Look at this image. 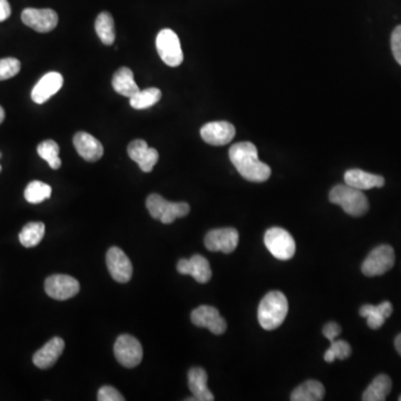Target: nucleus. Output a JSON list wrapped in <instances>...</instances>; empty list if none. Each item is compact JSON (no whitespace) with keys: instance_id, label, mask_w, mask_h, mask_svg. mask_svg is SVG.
Segmentation results:
<instances>
[{"instance_id":"1","label":"nucleus","mask_w":401,"mask_h":401,"mask_svg":"<svg viewBox=\"0 0 401 401\" xmlns=\"http://www.w3.org/2000/svg\"><path fill=\"white\" fill-rule=\"evenodd\" d=\"M229 155L236 171L246 181L262 183L271 177V169L259 160L254 144L250 142L234 144L231 146Z\"/></svg>"},{"instance_id":"2","label":"nucleus","mask_w":401,"mask_h":401,"mask_svg":"<svg viewBox=\"0 0 401 401\" xmlns=\"http://www.w3.org/2000/svg\"><path fill=\"white\" fill-rule=\"evenodd\" d=\"M289 311L288 299L282 292H269L261 300L258 309V320L261 327L271 331L283 323Z\"/></svg>"},{"instance_id":"3","label":"nucleus","mask_w":401,"mask_h":401,"mask_svg":"<svg viewBox=\"0 0 401 401\" xmlns=\"http://www.w3.org/2000/svg\"><path fill=\"white\" fill-rule=\"evenodd\" d=\"M330 202L343 207L351 217H363L369 210L368 199L360 189L347 184L335 185L329 194Z\"/></svg>"},{"instance_id":"4","label":"nucleus","mask_w":401,"mask_h":401,"mask_svg":"<svg viewBox=\"0 0 401 401\" xmlns=\"http://www.w3.org/2000/svg\"><path fill=\"white\" fill-rule=\"evenodd\" d=\"M148 213L155 220L163 224H171L179 217H187L189 213V205L185 202H169L159 194H151L146 199Z\"/></svg>"},{"instance_id":"5","label":"nucleus","mask_w":401,"mask_h":401,"mask_svg":"<svg viewBox=\"0 0 401 401\" xmlns=\"http://www.w3.org/2000/svg\"><path fill=\"white\" fill-rule=\"evenodd\" d=\"M264 244L270 254L278 260L286 261L296 254V242L288 231L281 228H272L264 234Z\"/></svg>"},{"instance_id":"6","label":"nucleus","mask_w":401,"mask_h":401,"mask_svg":"<svg viewBox=\"0 0 401 401\" xmlns=\"http://www.w3.org/2000/svg\"><path fill=\"white\" fill-rule=\"evenodd\" d=\"M156 49L167 66L177 67L183 63L184 55L179 36L172 29L165 28L160 31L156 37Z\"/></svg>"},{"instance_id":"7","label":"nucleus","mask_w":401,"mask_h":401,"mask_svg":"<svg viewBox=\"0 0 401 401\" xmlns=\"http://www.w3.org/2000/svg\"><path fill=\"white\" fill-rule=\"evenodd\" d=\"M394 249L388 244L377 246L363 261L361 271L367 276H382L395 266Z\"/></svg>"},{"instance_id":"8","label":"nucleus","mask_w":401,"mask_h":401,"mask_svg":"<svg viewBox=\"0 0 401 401\" xmlns=\"http://www.w3.org/2000/svg\"><path fill=\"white\" fill-rule=\"evenodd\" d=\"M114 355L120 365L125 368H134L143 359V348L136 338L130 335H122L114 345Z\"/></svg>"},{"instance_id":"9","label":"nucleus","mask_w":401,"mask_h":401,"mask_svg":"<svg viewBox=\"0 0 401 401\" xmlns=\"http://www.w3.org/2000/svg\"><path fill=\"white\" fill-rule=\"evenodd\" d=\"M80 282L66 274H54L45 281V291L51 298L59 301L71 299L80 292Z\"/></svg>"},{"instance_id":"10","label":"nucleus","mask_w":401,"mask_h":401,"mask_svg":"<svg viewBox=\"0 0 401 401\" xmlns=\"http://www.w3.org/2000/svg\"><path fill=\"white\" fill-rule=\"evenodd\" d=\"M21 21L33 31L38 33H49L56 28L58 24V15L53 9H36L26 8L21 13Z\"/></svg>"},{"instance_id":"11","label":"nucleus","mask_w":401,"mask_h":401,"mask_svg":"<svg viewBox=\"0 0 401 401\" xmlns=\"http://www.w3.org/2000/svg\"><path fill=\"white\" fill-rule=\"evenodd\" d=\"M204 243L211 252L232 254L239 244V232L234 228L215 229L205 235Z\"/></svg>"},{"instance_id":"12","label":"nucleus","mask_w":401,"mask_h":401,"mask_svg":"<svg viewBox=\"0 0 401 401\" xmlns=\"http://www.w3.org/2000/svg\"><path fill=\"white\" fill-rule=\"evenodd\" d=\"M191 320L193 325L199 328H207L214 335H222L226 331V321L217 308L210 306H201L192 311Z\"/></svg>"},{"instance_id":"13","label":"nucleus","mask_w":401,"mask_h":401,"mask_svg":"<svg viewBox=\"0 0 401 401\" xmlns=\"http://www.w3.org/2000/svg\"><path fill=\"white\" fill-rule=\"evenodd\" d=\"M106 264L112 278L120 283H126L133 276V266L128 256L118 246H113L106 254Z\"/></svg>"},{"instance_id":"14","label":"nucleus","mask_w":401,"mask_h":401,"mask_svg":"<svg viewBox=\"0 0 401 401\" xmlns=\"http://www.w3.org/2000/svg\"><path fill=\"white\" fill-rule=\"evenodd\" d=\"M201 137L205 143L213 146H223L231 143L235 136V127L225 120L211 122L201 128Z\"/></svg>"},{"instance_id":"15","label":"nucleus","mask_w":401,"mask_h":401,"mask_svg":"<svg viewBox=\"0 0 401 401\" xmlns=\"http://www.w3.org/2000/svg\"><path fill=\"white\" fill-rule=\"evenodd\" d=\"M177 271L181 274H189L199 283H207L212 278L210 264L204 256L195 254L191 259H182L177 262Z\"/></svg>"},{"instance_id":"16","label":"nucleus","mask_w":401,"mask_h":401,"mask_svg":"<svg viewBox=\"0 0 401 401\" xmlns=\"http://www.w3.org/2000/svg\"><path fill=\"white\" fill-rule=\"evenodd\" d=\"M128 156L138 164V167L145 173L153 171L154 167L159 161V152L155 148L148 147L147 143L143 140H135L130 142L127 147Z\"/></svg>"},{"instance_id":"17","label":"nucleus","mask_w":401,"mask_h":401,"mask_svg":"<svg viewBox=\"0 0 401 401\" xmlns=\"http://www.w3.org/2000/svg\"><path fill=\"white\" fill-rule=\"evenodd\" d=\"M63 84H64V78L62 74L57 72L47 73L41 77L31 90V100L36 104H43L59 92Z\"/></svg>"},{"instance_id":"18","label":"nucleus","mask_w":401,"mask_h":401,"mask_svg":"<svg viewBox=\"0 0 401 401\" xmlns=\"http://www.w3.org/2000/svg\"><path fill=\"white\" fill-rule=\"evenodd\" d=\"M64 349V340L59 337L53 338L41 349L35 353L33 357V365L39 369L51 368L62 355Z\"/></svg>"},{"instance_id":"19","label":"nucleus","mask_w":401,"mask_h":401,"mask_svg":"<svg viewBox=\"0 0 401 401\" xmlns=\"http://www.w3.org/2000/svg\"><path fill=\"white\" fill-rule=\"evenodd\" d=\"M73 142L77 153L80 154L85 161L96 162L102 159L104 147L98 138H95L90 134L78 132L75 134Z\"/></svg>"},{"instance_id":"20","label":"nucleus","mask_w":401,"mask_h":401,"mask_svg":"<svg viewBox=\"0 0 401 401\" xmlns=\"http://www.w3.org/2000/svg\"><path fill=\"white\" fill-rule=\"evenodd\" d=\"M345 184L355 189L365 191V189L382 187L385 185V179L377 174L368 173L363 170H349L345 174Z\"/></svg>"},{"instance_id":"21","label":"nucleus","mask_w":401,"mask_h":401,"mask_svg":"<svg viewBox=\"0 0 401 401\" xmlns=\"http://www.w3.org/2000/svg\"><path fill=\"white\" fill-rule=\"evenodd\" d=\"M189 388L194 398L187 400L212 401L214 396L207 388V373L202 368H192L189 371Z\"/></svg>"},{"instance_id":"22","label":"nucleus","mask_w":401,"mask_h":401,"mask_svg":"<svg viewBox=\"0 0 401 401\" xmlns=\"http://www.w3.org/2000/svg\"><path fill=\"white\" fill-rule=\"evenodd\" d=\"M394 311L392 304L389 301H383L379 306H371V304H365L361 307V317L367 319L368 327L373 330L380 329L383 323L386 321L387 318L390 317L391 313Z\"/></svg>"},{"instance_id":"23","label":"nucleus","mask_w":401,"mask_h":401,"mask_svg":"<svg viewBox=\"0 0 401 401\" xmlns=\"http://www.w3.org/2000/svg\"><path fill=\"white\" fill-rule=\"evenodd\" d=\"M113 88L120 95L125 98H133L140 90L137 84L134 80V74L128 67H120L113 76Z\"/></svg>"},{"instance_id":"24","label":"nucleus","mask_w":401,"mask_h":401,"mask_svg":"<svg viewBox=\"0 0 401 401\" xmlns=\"http://www.w3.org/2000/svg\"><path fill=\"white\" fill-rule=\"evenodd\" d=\"M326 389L320 381L308 380L294 389L292 401H320L325 398Z\"/></svg>"},{"instance_id":"25","label":"nucleus","mask_w":401,"mask_h":401,"mask_svg":"<svg viewBox=\"0 0 401 401\" xmlns=\"http://www.w3.org/2000/svg\"><path fill=\"white\" fill-rule=\"evenodd\" d=\"M392 381L387 375H379L365 389L363 395V401H385L390 394Z\"/></svg>"},{"instance_id":"26","label":"nucleus","mask_w":401,"mask_h":401,"mask_svg":"<svg viewBox=\"0 0 401 401\" xmlns=\"http://www.w3.org/2000/svg\"><path fill=\"white\" fill-rule=\"evenodd\" d=\"M95 31L100 41L106 46H110L115 41V25L112 15L108 11H103L95 21Z\"/></svg>"},{"instance_id":"27","label":"nucleus","mask_w":401,"mask_h":401,"mask_svg":"<svg viewBox=\"0 0 401 401\" xmlns=\"http://www.w3.org/2000/svg\"><path fill=\"white\" fill-rule=\"evenodd\" d=\"M45 235V224L41 222H31L24 226L19 233V241L25 248L38 246Z\"/></svg>"},{"instance_id":"28","label":"nucleus","mask_w":401,"mask_h":401,"mask_svg":"<svg viewBox=\"0 0 401 401\" xmlns=\"http://www.w3.org/2000/svg\"><path fill=\"white\" fill-rule=\"evenodd\" d=\"M162 98V92L159 88L151 87L144 90H138L133 98H130V104L134 110H146L155 105Z\"/></svg>"},{"instance_id":"29","label":"nucleus","mask_w":401,"mask_h":401,"mask_svg":"<svg viewBox=\"0 0 401 401\" xmlns=\"http://www.w3.org/2000/svg\"><path fill=\"white\" fill-rule=\"evenodd\" d=\"M37 153L48 163L51 169L58 170L62 167V160L59 159L58 144L53 140L41 142L37 147Z\"/></svg>"},{"instance_id":"30","label":"nucleus","mask_w":401,"mask_h":401,"mask_svg":"<svg viewBox=\"0 0 401 401\" xmlns=\"http://www.w3.org/2000/svg\"><path fill=\"white\" fill-rule=\"evenodd\" d=\"M24 195H25L27 202L31 203V204H39L51 197V187L43 182L33 181L26 187Z\"/></svg>"},{"instance_id":"31","label":"nucleus","mask_w":401,"mask_h":401,"mask_svg":"<svg viewBox=\"0 0 401 401\" xmlns=\"http://www.w3.org/2000/svg\"><path fill=\"white\" fill-rule=\"evenodd\" d=\"M351 347L345 340H333L331 341V345L329 349L326 351L325 360L331 363L339 359V360H345L351 355Z\"/></svg>"},{"instance_id":"32","label":"nucleus","mask_w":401,"mask_h":401,"mask_svg":"<svg viewBox=\"0 0 401 401\" xmlns=\"http://www.w3.org/2000/svg\"><path fill=\"white\" fill-rule=\"evenodd\" d=\"M21 64L14 57L0 59V80H9L21 72Z\"/></svg>"},{"instance_id":"33","label":"nucleus","mask_w":401,"mask_h":401,"mask_svg":"<svg viewBox=\"0 0 401 401\" xmlns=\"http://www.w3.org/2000/svg\"><path fill=\"white\" fill-rule=\"evenodd\" d=\"M98 400L100 401H123L125 400L123 395L110 386H104L100 389L98 395Z\"/></svg>"},{"instance_id":"34","label":"nucleus","mask_w":401,"mask_h":401,"mask_svg":"<svg viewBox=\"0 0 401 401\" xmlns=\"http://www.w3.org/2000/svg\"><path fill=\"white\" fill-rule=\"evenodd\" d=\"M391 49L395 59L401 66V25L397 26L391 35Z\"/></svg>"},{"instance_id":"35","label":"nucleus","mask_w":401,"mask_h":401,"mask_svg":"<svg viewBox=\"0 0 401 401\" xmlns=\"http://www.w3.org/2000/svg\"><path fill=\"white\" fill-rule=\"evenodd\" d=\"M323 335L329 340L330 343L335 340V338L341 333V327L338 325L337 322H329L325 326L323 330H322Z\"/></svg>"},{"instance_id":"36","label":"nucleus","mask_w":401,"mask_h":401,"mask_svg":"<svg viewBox=\"0 0 401 401\" xmlns=\"http://www.w3.org/2000/svg\"><path fill=\"white\" fill-rule=\"evenodd\" d=\"M11 14V8L8 0H0V23L9 19Z\"/></svg>"},{"instance_id":"37","label":"nucleus","mask_w":401,"mask_h":401,"mask_svg":"<svg viewBox=\"0 0 401 401\" xmlns=\"http://www.w3.org/2000/svg\"><path fill=\"white\" fill-rule=\"evenodd\" d=\"M395 347H396L397 353H398L401 357V333L397 335L396 339H395Z\"/></svg>"},{"instance_id":"38","label":"nucleus","mask_w":401,"mask_h":401,"mask_svg":"<svg viewBox=\"0 0 401 401\" xmlns=\"http://www.w3.org/2000/svg\"><path fill=\"white\" fill-rule=\"evenodd\" d=\"M5 110L0 106V124L3 123L4 120H5Z\"/></svg>"},{"instance_id":"39","label":"nucleus","mask_w":401,"mask_h":401,"mask_svg":"<svg viewBox=\"0 0 401 401\" xmlns=\"http://www.w3.org/2000/svg\"><path fill=\"white\" fill-rule=\"evenodd\" d=\"M1 170H3V167H1V165H0V172H1Z\"/></svg>"},{"instance_id":"40","label":"nucleus","mask_w":401,"mask_h":401,"mask_svg":"<svg viewBox=\"0 0 401 401\" xmlns=\"http://www.w3.org/2000/svg\"><path fill=\"white\" fill-rule=\"evenodd\" d=\"M399 401H401V396L399 397Z\"/></svg>"},{"instance_id":"41","label":"nucleus","mask_w":401,"mask_h":401,"mask_svg":"<svg viewBox=\"0 0 401 401\" xmlns=\"http://www.w3.org/2000/svg\"><path fill=\"white\" fill-rule=\"evenodd\" d=\"M0 157H1V153H0Z\"/></svg>"}]
</instances>
